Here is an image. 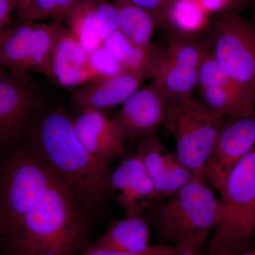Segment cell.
<instances>
[{
    "instance_id": "cell-1",
    "label": "cell",
    "mask_w": 255,
    "mask_h": 255,
    "mask_svg": "<svg viewBox=\"0 0 255 255\" xmlns=\"http://www.w3.org/2000/svg\"><path fill=\"white\" fill-rule=\"evenodd\" d=\"M87 213L31 147L0 165V246L6 255H78Z\"/></svg>"
},
{
    "instance_id": "cell-2",
    "label": "cell",
    "mask_w": 255,
    "mask_h": 255,
    "mask_svg": "<svg viewBox=\"0 0 255 255\" xmlns=\"http://www.w3.org/2000/svg\"><path fill=\"white\" fill-rule=\"evenodd\" d=\"M27 141L87 214L105 204L110 195V164L96 158L82 145L73 117L63 107L45 110Z\"/></svg>"
},
{
    "instance_id": "cell-3",
    "label": "cell",
    "mask_w": 255,
    "mask_h": 255,
    "mask_svg": "<svg viewBox=\"0 0 255 255\" xmlns=\"http://www.w3.org/2000/svg\"><path fill=\"white\" fill-rule=\"evenodd\" d=\"M152 210L161 244L183 246L207 238L219 219L220 201L204 175H196Z\"/></svg>"
},
{
    "instance_id": "cell-4",
    "label": "cell",
    "mask_w": 255,
    "mask_h": 255,
    "mask_svg": "<svg viewBox=\"0 0 255 255\" xmlns=\"http://www.w3.org/2000/svg\"><path fill=\"white\" fill-rule=\"evenodd\" d=\"M219 219L207 255H238L255 237V146L232 169L221 191Z\"/></svg>"
},
{
    "instance_id": "cell-5",
    "label": "cell",
    "mask_w": 255,
    "mask_h": 255,
    "mask_svg": "<svg viewBox=\"0 0 255 255\" xmlns=\"http://www.w3.org/2000/svg\"><path fill=\"white\" fill-rule=\"evenodd\" d=\"M224 117L192 96L168 105L163 127L173 137L179 160L194 174L204 169Z\"/></svg>"
},
{
    "instance_id": "cell-6",
    "label": "cell",
    "mask_w": 255,
    "mask_h": 255,
    "mask_svg": "<svg viewBox=\"0 0 255 255\" xmlns=\"http://www.w3.org/2000/svg\"><path fill=\"white\" fill-rule=\"evenodd\" d=\"M45 99L27 73L0 68V149L28 140Z\"/></svg>"
},
{
    "instance_id": "cell-7",
    "label": "cell",
    "mask_w": 255,
    "mask_h": 255,
    "mask_svg": "<svg viewBox=\"0 0 255 255\" xmlns=\"http://www.w3.org/2000/svg\"><path fill=\"white\" fill-rule=\"evenodd\" d=\"M206 49L228 76L255 93V26L223 13L210 28Z\"/></svg>"
},
{
    "instance_id": "cell-8",
    "label": "cell",
    "mask_w": 255,
    "mask_h": 255,
    "mask_svg": "<svg viewBox=\"0 0 255 255\" xmlns=\"http://www.w3.org/2000/svg\"><path fill=\"white\" fill-rule=\"evenodd\" d=\"M255 146V116L223 119L204 169L219 192L232 169Z\"/></svg>"
},
{
    "instance_id": "cell-9",
    "label": "cell",
    "mask_w": 255,
    "mask_h": 255,
    "mask_svg": "<svg viewBox=\"0 0 255 255\" xmlns=\"http://www.w3.org/2000/svg\"><path fill=\"white\" fill-rule=\"evenodd\" d=\"M108 188L127 216L142 214L157 201L155 186L137 151L111 172Z\"/></svg>"
},
{
    "instance_id": "cell-10",
    "label": "cell",
    "mask_w": 255,
    "mask_h": 255,
    "mask_svg": "<svg viewBox=\"0 0 255 255\" xmlns=\"http://www.w3.org/2000/svg\"><path fill=\"white\" fill-rule=\"evenodd\" d=\"M167 102L151 82L132 94L111 118L125 140L141 139L155 134L163 125Z\"/></svg>"
},
{
    "instance_id": "cell-11",
    "label": "cell",
    "mask_w": 255,
    "mask_h": 255,
    "mask_svg": "<svg viewBox=\"0 0 255 255\" xmlns=\"http://www.w3.org/2000/svg\"><path fill=\"white\" fill-rule=\"evenodd\" d=\"M137 153L141 157L157 192V201L172 195L196 175L153 134L140 139Z\"/></svg>"
},
{
    "instance_id": "cell-12",
    "label": "cell",
    "mask_w": 255,
    "mask_h": 255,
    "mask_svg": "<svg viewBox=\"0 0 255 255\" xmlns=\"http://www.w3.org/2000/svg\"><path fill=\"white\" fill-rule=\"evenodd\" d=\"M64 22L88 53L102 46L111 33L119 30L118 11L113 1L109 0H82Z\"/></svg>"
},
{
    "instance_id": "cell-13",
    "label": "cell",
    "mask_w": 255,
    "mask_h": 255,
    "mask_svg": "<svg viewBox=\"0 0 255 255\" xmlns=\"http://www.w3.org/2000/svg\"><path fill=\"white\" fill-rule=\"evenodd\" d=\"M146 77L138 72H124L110 78L97 79L73 91L70 102L74 110L102 111L123 105L135 93Z\"/></svg>"
},
{
    "instance_id": "cell-14",
    "label": "cell",
    "mask_w": 255,
    "mask_h": 255,
    "mask_svg": "<svg viewBox=\"0 0 255 255\" xmlns=\"http://www.w3.org/2000/svg\"><path fill=\"white\" fill-rule=\"evenodd\" d=\"M73 124L82 145L96 158L110 164L123 153V134L102 111H81L73 118Z\"/></svg>"
},
{
    "instance_id": "cell-15",
    "label": "cell",
    "mask_w": 255,
    "mask_h": 255,
    "mask_svg": "<svg viewBox=\"0 0 255 255\" xmlns=\"http://www.w3.org/2000/svg\"><path fill=\"white\" fill-rule=\"evenodd\" d=\"M48 77L67 89L78 88L95 80L88 53L65 26L55 43Z\"/></svg>"
},
{
    "instance_id": "cell-16",
    "label": "cell",
    "mask_w": 255,
    "mask_h": 255,
    "mask_svg": "<svg viewBox=\"0 0 255 255\" xmlns=\"http://www.w3.org/2000/svg\"><path fill=\"white\" fill-rule=\"evenodd\" d=\"M36 22L21 20L11 25L0 42V68L17 73L33 72Z\"/></svg>"
},
{
    "instance_id": "cell-17",
    "label": "cell",
    "mask_w": 255,
    "mask_h": 255,
    "mask_svg": "<svg viewBox=\"0 0 255 255\" xmlns=\"http://www.w3.org/2000/svg\"><path fill=\"white\" fill-rule=\"evenodd\" d=\"M150 227L142 214L126 216L112 223L105 233L90 247L115 252H135L145 249L149 245Z\"/></svg>"
},
{
    "instance_id": "cell-18",
    "label": "cell",
    "mask_w": 255,
    "mask_h": 255,
    "mask_svg": "<svg viewBox=\"0 0 255 255\" xmlns=\"http://www.w3.org/2000/svg\"><path fill=\"white\" fill-rule=\"evenodd\" d=\"M150 78L169 105L191 97L198 85V70L171 61L162 53Z\"/></svg>"
},
{
    "instance_id": "cell-19",
    "label": "cell",
    "mask_w": 255,
    "mask_h": 255,
    "mask_svg": "<svg viewBox=\"0 0 255 255\" xmlns=\"http://www.w3.org/2000/svg\"><path fill=\"white\" fill-rule=\"evenodd\" d=\"M102 45L118 60L124 70L138 72L145 77H150L163 53L153 44L147 49L135 46L119 30L111 33Z\"/></svg>"
},
{
    "instance_id": "cell-20",
    "label": "cell",
    "mask_w": 255,
    "mask_h": 255,
    "mask_svg": "<svg viewBox=\"0 0 255 255\" xmlns=\"http://www.w3.org/2000/svg\"><path fill=\"white\" fill-rule=\"evenodd\" d=\"M201 100L228 118L255 115V93L246 87H210L201 89Z\"/></svg>"
},
{
    "instance_id": "cell-21",
    "label": "cell",
    "mask_w": 255,
    "mask_h": 255,
    "mask_svg": "<svg viewBox=\"0 0 255 255\" xmlns=\"http://www.w3.org/2000/svg\"><path fill=\"white\" fill-rule=\"evenodd\" d=\"M119 16V31L135 46L147 49L155 28L156 19L142 6L129 0H113Z\"/></svg>"
},
{
    "instance_id": "cell-22",
    "label": "cell",
    "mask_w": 255,
    "mask_h": 255,
    "mask_svg": "<svg viewBox=\"0 0 255 255\" xmlns=\"http://www.w3.org/2000/svg\"><path fill=\"white\" fill-rule=\"evenodd\" d=\"M82 0H28L18 10L21 20L63 23L73 8Z\"/></svg>"
},
{
    "instance_id": "cell-23",
    "label": "cell",
    "mask_w": 255,
    "mask_h": 255,
    "mask_svg": "<svg viewBox=\"0 0 255 255\" xmlns=\"http://www.w3.org/2000/svg\"><path fill=\"white\" fill-rule=\"evenodd\" d=\"M166 16L174 27L184 33L201 31L208 21V14L196 0H172Z\"/></svg>"
},
{
    "instance_id": "cell-24",
    "label": "cell",
    "mask_w": 255,
    "mask_h": 255,
    "mask_svg": "<svg viewBox=\"0 0 255 255\" xmlns=\"http://www.w3.org/2000/svg\"><path fill=\"white\" fill-rule=\"evenodd\" d=\"M207 51L205 45L184 37L173 36L168 40L163 55L171 61L198 70Z\"/></svg>"
},
{
    "instance_id": "cell-25",
    "label": "cell",
    "mask_w": 255,
    "mask_h": 255,
    "mask_svg": "<svg viewBox=\"0 0 255 255\" xmlns=\"http://www.w3.org/2000/svg\"><path fill=\"white\" fill-rule=\"evenodd\" d=\"M88 55L89 63L95 80L115 76L125 70L103 45L92 50Z\"/></svg>"
},
{
    "instance_id": "cell-26",
    "label": "cell",
    "mask_w": 255,
    "mask_h": 255,
    "mask_svg": "<svg viewBox=\"0 0 255 255\" xmlns=\"http://www.w3.org/2000/svg\"><path fill=\"white\" fill-rule=\"evenodd\" d=\"M182 246L159 244L135 252H115L95 249L89 246L78 255H175Z\"/></svg>"
},
{
    "instance_id": "cell-27",
    "label": "cell",
    "mask_w": 255,
    "mask_h": 255,
    "mask_svg": "<svg viewBox=\"0 0 255 255\" xmlns=\"http://www.w3.org/2000/svg\"><path fill=\"white\" fill-rule=\"evenodd\" d=\"M148 11L155 19L165 16L172 0H129Z\"/></svg>"
},
{
    "instance_id": "cell-28",
    "label": "cell",
    "mask_w": 255,
    "mask_h": 255,
    "mask_svg": "<svg viewBox=\"0 0 255 255\" xmlns=\"http://www.w3.org/2000/svg\"><path fill=\"white\" fill-rule=\"evenodd\" d=\"M14 9L11 0H0V42L11 26V14Z\"/></svg>"
},
{
    "instance_id": "cell-29",
    "label": "cell",
    "mask_w": 255,
    "mask_h": 255,
    "mask_svg": "<svg viewBox=\"0 0 255 255\" xmlns=\"http://www.w3.org/2000/svg\"><path fill=\"white\" fill-rule=\"evenodd\" d=\"M203 10L209 14L211 13L221 11L238 2V0H196Z\"/></svg>"
},
{
    "instance_id": "cell-30",
    "label": "cell",
    "mask_w": 255,
    "mask_h": 255,
    "mask_svg": "<svg viewBox=\"0 0 255 255\" xmlns=\"http://www.w3.org/2000/svg\"><path fill=\"white\" fill-rule=\"evenodd\" d=\"M206 239L207 238H201L189 244L183 245L180 251L175 255H197Z\"/></svg>"
},
{
    "instance_id": "cell-31",
    "label": "cell",
    "mask_w": 255,
    "mask_h": 255,
    "mask_svg": "<svg viewBox=\"0 0 255 255\" xmlns=\"http://www.w3.org/2000/svg\"><path fill=\"white\" fill-rule=\"evenodd\" d=\"M11 1H12L13 4H14L15 9L18 11L20 8L22 7L28 0H11Z\"/></svg>"
},
{
    "instance_id": "cell-32",
    "label": "cell",
    "mask_w": 255,
    "mask_h": 255,
    "mask_svg": "<svg viewBox=\"0 0 255 255\" xmlns=\"http://www.w3.org/2000/svg\"><path fill=\"white\" fill-rule=\"evenodd\" d=\"M238 255H255V249H253V248H251V249L243 252V253H241V254Z\"/></svg>"
},
{
    "instance_id": "cell-33",
    "label": "cell",
    "mask_w": 255,
    "mask_h": 255,
    "mask_svg": "<svg viewBox=\"0 0 255 255\" xmlns=\"http://www.w3.org/2000/svg\"><path fill=\"white\" fill-rule=\"evenodd\" d=\"M253 231H254V235L255 236V214L254 216V221H253Z\"/></svg>"
},
{
    "instance_id": "cell-34",
    "label": "cell",
    "mask_w": 255,
    "mask_h": 255,
    "mask_svg": "<svg viewBox=\"0 0 255 255\" xmlns=\"http://www.w3.org/2000/svg\"><path fill=\"white\" fill-rule=\"evenodd\" d=\"M241 1V0H238V1Z\"/></svg>"
}]
</instances>
